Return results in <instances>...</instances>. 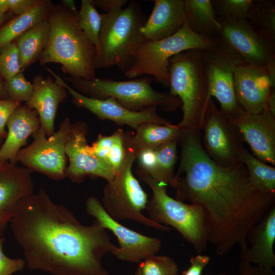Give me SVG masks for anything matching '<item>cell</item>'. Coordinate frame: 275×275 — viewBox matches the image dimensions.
Here are the masks:
<instances>
[{
    "label": "cell",
    "mask_w": 275,
    "mask_h": 275,
    "mask_svg": "<svg viewBox=\"0 0 275 275\" xmlns=\"http://www.w3.org/2000/svg\"><path fill=\"white\" fill-rule=\"evenodd\" d=\"M54 5L49 0L42 1L23 14L17 15L0 28V48L16 40L26 31L47 19Z\"/></svg>",
    "instance_id": "cell-27"
},
{
    "label": "cell",
    "mask_w": 275,
    "mask_h": 275,
    "mask_svg": "<svg viewBox=\"0 0 275 275\" xmlns=\"http://www.w3.org/2000/svg\"><path fill=\"white\" fill-rule=\"evenodd\" d=\"M96 7L109 12L118 8H123L127 3L126 0H92Z\"/></svg>",
    "instance_id": "cell-43"
},
{
    "label": "cell",
    "mask_w": 275,
    "mask_h": 275,
    "mask_svg": "<svg viewBox=\"0 0 275 275\" xmlns=\"http://www.w3.org/2000/svg\"><path fill=\"white\" fill-rule=\"evenodd\" d=\"M115 139L105 159L106 164L116 173L122 167L126 156L125 132L120 128L114 132Z\"/></svg>",
    "instance_id": "cell-36"
},
{
    "label": "cell",
    "mask_w": 275,
    "mask_h": 275,
    "mask_svg": "<svg viewBox=\"0 0 275 275\" xmlns=\"http://www.w3.org/2000/svg\"><path fill=\"white\" fill-rule=\"evenodd\" d=\"M170 92L181 101V129L201 130L209 94L203 50L189 49L172 57L169 62Z\"/></svg>",
    "instance_id": "cell-5"
},
{
    "label": "cell",
    "mask_w": 275,
    "mask_h": 275,
    "mask_svg": "<svg viewBox=\"0 0 275 275\" xmlns=\"http://www.w3.org/2000/svg\"><path fill=\"white\" fill-rule=\"evenodd\" d=\"M239 272L240 275H275L273 268L261 267L241 262L239 265Z\"/></svg>",
    "instance_id": "cell-42"
},
{
    "label": "cell",
    "mask_w": 275,
    "mask_h": 275,
    "mask_svg": "<svg viewBox=\"0 0 275 275\" xmlns=\"http://www.w3.org/2000/svg\"><path fill=\"white\" fill-rule=\"evenodd\" d=\"M241 162L245 166L250 183L258 190L275 194V168L268 165L244 148Z\"/></svg>",
    "instance_id": "cell-29"
},
{
    "label": "cell",
    "mask_w": 275,
    "mask_h": 275,
    "mask_svg": "<svg viewBox=\"0 0 275 275\" xmlns=\"http://www.w3.org/2000/svg\"><path fill=\"white\" fill-rule=\"evenodd\" d=\"M125 149L126 156L122 167L104 186L101 202L103 208L117 221L132 220L149 228L170 231L168 226L157 224L142 214L148 201V195L132 173V164L137 156Z\"/></svg>",
    "instance_id": "cell-9"
},
{
    "label": "cell",
    "mask_w": 275,
    "mask_h": 275,
    "mask_svg": "<svg viewBox=\"0 0 275 275\" xmlns=\"http://www.w3.org/2000/svg\"><path fill=\"white\" fill-rule=\"evenodd\" d=\"M33 84V94L25 105L37 112L41 128L47 137H49L54 133V123L58 106L66 100L68 93L49 75L44 77L37 74Z\"/></svg>",
    "instance_id": "cell-20"
},
{
    "label": "cell",
    "mask_w": 275,
    "mask_h": 275,
    "mask_svg": "<svg viewBox=\"0 0 275 275\" xmlns=\"http://www.w3.org/2000/svg\"><path fill=\"white\" fill-rule=\"evenodd\" d=\"M78 23L90 41L99 46V34L102 25V16L96 9L92 0H82L78 12Z\"/></svg>",
    "instance_id": "cell-31"
},
{
    "label": "cell",
    "mask_w": 275,
    "mask_h": 275,
    "mask_svg": "<svg viewBox=\"0 0 275 275\" xmlns=\"http://www.w3.org/2000/svg\"><path fill=\"white\" fill-rule=\"evenodd\" d=\"M47 20L49 38L39 58V64L58 63L62 71L71 77L94 79L96 48L80 28L78 15L61 4L53 6Z\"/></svg>",
    "instance_id": "cell-3"
},
{
    "label": "cell",
    "mask_w": 275,
    "mask_h": 275,
    "mask_svg": "<svg viewBox=\"0 0 275 275\" xmlns=\"http://www.w3.org/2000/svg\"><path fill=\"white\" fill-rule=\"evenodd\" d=\"M19 55L16 41L0 48V75L7 80L21 72Z\"/></svg>",
    "instance_id": "cell-35"
},
{
    "label": "cell",
    "mask_w": 275,
    "mask_h": 275,
    "mask_svg": "<svg viewBox=\"0 0 275 275\" xmlns=\"http://www.w3.org/2000/svg\"><path fill=\"white\" fill-rule=\"evenodd\" d=\"M203 147L217 164L230 167L241 162L244 142L241 133L209 97L203 119Z\"/></svg>",
    "instance_id": "cell-11"
},
{
    "label": "cell",
    "mask_w": 275,
    "mask_h": 275,
    "mask_svg": "<svg viewBox=\"0 0 275 275\" xmlns=\"http://www.w3.org/2000/svg\"><path fill=\"white\" fill-rule=\"evenodd\" d=\"M142 275H179L178 266L168 256L154 255L140 263Z\"/></svg>",
    "instance_id": "cell-33"
},
{
    "label": "cell",
    "mask_w": 275,
    "mask_h": 275,
    "mask_svg": "<svg viewBox=\"0 0 275 275\" xmlns=\"http://www.w3.org/2000/svg\"><path fill=\"white\" fill-rule=\"evenodd\" d=\"M210 261L209 256L198 254L191 257L190 266L181 275H201L203 270Z\"/></svg>",
    "instance_id": "cell-41"
},
{
    "label": "cell",
    "mask_w": 275,
    "mask_h": 275,
    "mask_svg": "<svg viewBox=\"0 0 275 275\" xmlns=\"http://www.w3.org/2000/svg\"><path fill=\"white\" fill-rule=\"evenodd\" d=\"M32 172L9 161H0V236L20 203L34 194Z\"/></svg>",
    "instance_id": "cell-19"
},
{
    "label": "cell",
    "mask_w": 275,
    "mask_h": 275,
    "mask_svg": "<svg viewBox=\"0 0 275 275\" xmlns=\"http://www.w3.org/2000/svg\"><path fill=\"white\" fill-rule=\"evenodd\" d=\"M255 1L212 0L211 2L219 20H246Z\"/></svg>",
    "instance_id": "cell-32"
},
{
    "label": "cell",
    "mask_w": 275,
    "mask_h": 275,
    "mask_svg": "<svg viewBox=\"0 0 275 275\" xmlns=\"http://www.w3.org/2000/svg\"><path fill=\"white\" fill-rule=\"evenodd\" d=\"M216 275H240L239 274H227V273H218Z\"/></svg>",
    "instance_id": "cell-49"
},
{
    "label": "cell",
    "mask_w": 275,
    "mask_h": 275,
    "mask_svg": "<svg viewBox=\"0 0 275 275\" xmlns=\"http://www.w3.org/2000/svg\"><path fill=\"white\" fill-rule=\"evenodd\" d=\"M246 20L270 51L275 53V1H255Z\"/></svg>",
    "instance_id": "cell-28"
},
{
    "label": "cell",
    "mask_w": 275,
    "mask_h": 275,
    "mask_svg": "<svg viewBox=\"0 0 275 275\" xmlns=\"http://www.w3.org/2000/svg\"><path fill=\"white\" fill-rule=\"evenodd\" d=\"M20 105L21 103L9 99H0V139L6 138L7 121L12 113Z\"/></svg>",
    "instance_id": "cell-40"
},
{
    "label": "cell",
    "mask_w": 275,
    "mask_h": 275,
    "mask_svg": "<svg viewBox=\"0 0 275 275\" xmlns=\"http://www.w3.org/2000/svg\"><path fill=\"white\" fill-rule=\"evenodd\" d=\"M5 237L0 236V275H12L23 269L26 262L22 258L13 259L7 257L3 252Z\"/></svg>",
    "instance_id": "cell-37"
},
{
    "label": "cell",
    "mask_w": 275,
    "mask_h": 275,
    "mask_svg": "<svg viewBox=\"0 0 275 275\" xmlns=\"http://www.w3.org/2000/svg\"><path fill=\"white\" fill-rule=\"evenodd\" d=\"M139 179L151 188L152 196L146 209L152 221L175 229L200 254L207 248L209 226L206 214L197 204H187L168 195L167 186L153 180L148 175L135 171Z\"/></svg>",
    "instance_id": "cell-7"
},
{
    "label": "cell",
    "mask_w": 275,
    "mask_h": 275,
    "mask_svg": "<svg viewBox=\"0 0 275 275\" xmlns=\"http://www.w3.org/2000/svg\"><path fill=\"white\" fill-rule=\"evenodd\" d=\"M101 16L95 69L117 66L125 72L130 66L131 48L144 39L140 29L146 20L141 4L131 1L125 8H116Z\"/></svg>",
    "instance_id": "cell-6"
},
{
    "label": "cell",
    "mask_w": 275,
    "mask_h": 275,
    "mask_svg": "<svg viewBox=\"0 0 275 275\" xmlns=\"http://www.w3.org/2000/svg\"><path fill=\"white\" fill-rule=\"evenodd\" d=\"M178 140L171 141L155 148L156 167L153 178L159 184L167 186L174 178V168L178 159Z\"/></svg>",
    "instance_id": "cell-30"
},
{
    "label": "cell",
    "mask_w": 275,
    "mask_h": 275,
    "mask_svg": "<svg viewBox=\"0 0 275 275\" xmlns=\"http://www.w3.org/2000/svg\"><path fill=\"white\" fill-rule=\"evenodd\" d=\"M219 44L216 37L194 32L186 19L175 34L157 41L144 39L133 46L130 53V66L124 74L129 78L149 75L163 86L169 87V62L172 57L189 49L208 50Z\"/></svg>",
    "instance_id": "cell-4"
},
{
    "label": "cell",
    "mask_w": 275,
    "mask_h": 275,
    "mask_svg": "<svg viewBox=\"0 0 275 275\" xmlns=\"http://www.w3.org/2000/svg\"><path fill=\"white\" fill-rule=\"evenodd\" d=\"M178 143L180 163L169 185L175 189L176 199L197 204L204 209L208 222V241L218 255L228 254L238 245L240 261H244L247 233L275 206V194L253 186L241 162L230 167L215 162L203 147L200 130L182 129Z\"/></svg>",
    "instance_id": "cell-1"
},
{
    "label": "cell",
    "mask_w": 275,
    "mask_h": 275,
    "mask_svg": "<svg viewBox=\"0 0 275 275\" xmlns=\"http://www.w3.org/2000/svg\"><path fill=\"white\" fill-rule=\"evenodd\" d=\"M134 275H142L141 269L139 266L138 267Z\"/></svg>",
    "instance_id": "cell-48"
},
{
    "label": "cell",
    "mask_w": 275,
    "mask_h": 275,
    "mask_svg": "<svg viewBox=\"0 0 275 275\" xmlns=\"http://www.w3.org/2000/svg\"><path fill=\"white\" fill-rule=\"evenodd\" d=\"M275 241V206L249 230L246 242L248 251L243 262L273 268L275 266L273 245Z\"/></svg>",
    "instance_id": "cell-23"
},
{
    "label": "cell",
    "mask_w": 275,
    "mask_h": 275,
    "mask_svg": "<svg viewBox=\"0 0 275 275\" xmlns=\"http://www.w3.org/2000/svg\"><path fill=\"white\" fill-rule=\"evenodd\" d=\"M151 15L141 27L144 39L157 41L176 33L186 21L183 0H155Z\"/></svg>",
    "instance_id": "cell-22"
},
{
    "label": "cell",
    "mask_w": 275,
    "mask_h": 275,
    "mask_svg": "<svg viewBox=\"0 0 275 275\" xmlns=\"http://www.w3.org/2000/svg\"><path fill=\"white\" fill-rule=\"evenodd\" d=\"M6 126L8 132L0 147V161L16 164L18 151L26 144L28 139L40 128L37 112L26 105H20L10 116Z\"/></svg>",
    "instance_id": "cell-21"
},
{
    "label": "cell",
    "mask_w": 275,
    "mask_h": 275,
    "mask_svg": "<svg viewBox=\"0 0 275 275\" xmlns=\"http://www.w3.org/2000/svg\"><path fill=\"white\" fill-rule=\"evenodd\" d=\"M203 54L209 94L219 103L220 112L228 117L243 112L235 95L233 67L244 60L220 43L211 49L203 51Z\"/></svg>",
    "instance_id": "cell-13"
},
{
    "label": "cell",
    "mask_w": 275,
    "mask_h": 275,
    "mask_svg": "<svg viewBox=\"0 0 275 275\" xmlns=\"http://www.w3.org/2000/svg\"><path fill=\"white\" fill-rule=\"evenodd\" d=\"M49 24L45 19L20 35L16 40L21 71L36 62L45 48L49 38Z\"/></svg>",
    "instance_id": "cell-26"
},
{
    "label": "cell",
    "mask_w": 275,
    "mask_h": 275,
    "mask_svg": "<svg viewBox=\"0 0 275 275\" xmlns=\"http://www.w3.org/2000/svg\"><path fill=\"white\" fill-rule=\"evenodd\" d=\"M3 139H0V147H1V145H2V144L3 142Z\"/></svg>",
    "instance_id": "cell-50"
},
{
    "label": "cell",
    "mask_w": 275,
    "mask_h": 275,
    "mask_svg": "<svg viewBox=\"0 0 275 275\" xmlns=\"http://www.w3.org/2000/svg\"><path fill=\"white\" fill-rule=\"evenodd\" d=\"M136 159L138 162L137 170L153 178L156 167L155 149H147L140 151Z\"/></svg>",
    "instance_id": "cell-38"
},
{
    "label": "cell",
    "mask_w": 275,
    "mask_h": 275,
    "mask_svg": "<svg viewBox=\"0 0 275 275\" xmlns=\"http://www.w3.org/2000/svg\"><path fill=\"white\" fill-rule=\"evenodd\" d=\"M182 129L177 124L145 122L140 124L133 134L125 132V147L138 156L147 149H155L166 143L179 140Z\"/></svg>",
    "instance_id": "cell-24"
},
{
    "label": "cell",
    "mask_w": 275,
    "mask_h": 275,
    "mask_svg": "<svg viewBox=\"0 0 275 275\" xmlns=\"http://www.w3.org/2000/svg\"><path fill=\"white\" fill-rule=\"evenodd\" d=\"M186 19L195 33L216 37L222 28L211 0H183Z\"/></svg>",
    "instance_id": "cell-25"
},
{
    "label": "cell",
    "mask_w": 275,
    "mask_h": 275,
    "mask_svg": "<svg viewBox=\"0 0 275 275\" xmlns=\"http://www.w3.org/2000/svg\"><path fill=\"white\" fill-rule=\"evenodd\" d=\"M42 0H0L4 13L10 11L17 15L24 13L39 4Z\"/></svg>",
    "instance_id": "cell-39"
},
{
    "label": "cell",
    "mask_w": 275,
    "mask_h": 275,
    "mask_svg": "<svg viewBox=\"0 0 275 275\" xmlns=\"http://www.w3.org/2000/svg\"><path fill=\"white\" fill-rule=\"evenodd\" d=\"M58 84L63 86L71 96L72 103L77 107L84 108L94 115L100 120H108L117 125H127L134 129L145 122L168 124L171 122L157 113V107L146 110L135 112L127 109L115 99L107 98L97 99L86 96L70 86L60 75L51 69L46 68Z\"/></svg>",
    "instance_id": "cell-15"
},
{
    "label": "cell",
    "mask_w": 275,
    "mask_h": 275,
    "mask_svg": "<svg viewBox=\"0 0 275 275\" xmlns=\"http://www.w3.org/2000/svg\"><path fill=\"white\" fill-rule=\"evenodd\" d=\"M4 87L8 99L20 103L28 102L32 95L34 89L33 84L27 80L22 71L5 80Z\"/></svg>",
    "instance_id": "cell-34"
},
{
    "label": "cell",
    "mask_w": 275,
    "mask_h": 275,
    "mask_svg": "<svg viewBox=\"0 0 275 275\" xmlns=\"http://www.w3.org/2000/svg\"><path fill=\"white\" fill-rule=\"evenodd\" d=\"M8 99V98L5 91L4 84L2 83L0 78V99Z\"/></svg>",
    "instance_id": "cell-46"
},
{
    "label": "cell",
    "mask_w": 275,
    "mask_h": 275,
    "mask_svg": "<svg viewBox=\"0 0 275 275\" xmlns=\"http://www.w3.org/2000/svg\"><path fill=\"white\" fill-rule=\"evenodd\" d=\"M61 4L67 10L71 12L78 15L79 11H78L75 2L73 0H62Z\"/></svg>",
    "instance_id": "cell-44"
},
{
    "label": "cell",
    "mask_w": 275,
    "mask_h": 275,
    "mask_svg": "<svg viewBox=\"0 0 275 275\" xmlns=\"http://www.w3.org/2000/svg\"><path fill=\"white\" fill-rule=\"evenodd\" d=\"M66 82L81 94L97 99L112 98L121 105L132 111L140 112L156 106L172 112L181 106L180 99L169 92H159L151 84L150 76L126 81L95 77L92 80L64 77Z\"/></svg>",
    "instance_id": "cell-8"
},
{
    "label": "cell",
    "mask_w": 275,
    "mask_h": 275,
    "mask_svg": "<svg viewBox=\"0 0 275 275\" xmlns=\"http://www.w3.org/2000/svg\"><path fill=\"white\" fill-rule=\"evenodd\" d=\"M218 21L222 28L216 37L220 44L247 62L261 66L275 62V53L270 51L246 20Z\"/></svg>",
    "instance_id": "cell-17"
},
{
    "label": "cell",
    "mask_w": 275,
    "mask_h": 275,
    "mask_svg": "<svg viewBox=\"0 0 275 275\" xmlns=\"http://www.w3.org/2000/svg\"><path fill=\"white\" fill-rule=\"evenodd\" d=\"M73 129L68 117L61 122L58 131L46 137L41 128L32 135L33 142L18 152L16 160L32 172H37L53 180L66 177V146Z\"/></svg>",
    "instance_id": "cell-10"
},
{
    "label": "cell",
    "mask_w": 275,
    "mask_h": 275,
    "mask_svg": "<svg viewBox=\"0 0 275 275\" xmlns=\"http://www.w3.org/2000/svg\"><path fill=\"white\" fill-rule=\"evenodd\" d=\"M86 210L117 237L119 246L112 253L117 259L140 264L159 251L162 242L160 238L142 234L114 219L106 213L97 198L92 196L87 199Z\"/></svg>",
    "instance_id": "cell-12"
},
{
    "label": "cell",
    "mask_w": 275,
    "mask_h": 275,
    "mask_svg": "<svg viewBox=\"0 0 275 275\" xmlns=\"http://www.w3.org/2000/svg\"><path fill=\"white\" fill-rule=\"evenodd\" d=\"M7 18V14L0 15V25L5 21Z\"/></svg>",
    "instance_id": "cell-47"
},
{
    "label": "cell",
    "mask_w": 275,
    "mask_h": 275,
    "mask_svg": "<svg viewBox=\"0 0 275 275\" xmlns=\"http://www.w3.org/2000/svg\"><path fill=\"white\" fill-rule=\"evenodd\" d=\"M31 270L52 275H110L102 260L117 246L96 220L80 223L43 188L23 200L10 222Z\"/></svg>",
    "instance_id": "cell-2"
},
{
    "label": "cell",
    "mask_w": 275,
    "mask_h": 275,
    "mask_svg": "<svg viewBox=\"0 0 275 275\" xmlns=\"http://www.w3.org/2000/svg\"><path fill=\"white\" fill-rule=\"evenodd\" d=\"M226 117L239 129L253 155L274 166L275 116L266 108L257 114L243 111Z\"/></svg>",
    "instance_id": "cell-18"
},
{
    "label": "cell",
    "mask_w": 275,
    "mask_h": 275,
    "mask_svg": "<svg viewBox=\"0 0 275 275\" xmlns=\"http://www.w3.org/2000/svg\"><path fill=\"white\" fill-rule=\"evenodd\" d=\"M234 89L243 111L257 114L267 108L275 85V62L261 66L245 61L233 67Z\"/></svg>",
    "instance_id": "cell-14"
},
{
    "label": "cell",
    "mask_w": 275,
    "mask_h": 275,
    "mask_svg": "<svg viewBox=\"0 0 275 275\" xmlns=\"http://www.w3.org/2000/svg\"><path fill=\"white\" fill-rule=\"evenodd\" d=\"M86 124L77 122L73 124V129L66 146V154L69 159L66 177L72 182L81 183L86 177L102 178L112 180L116 173L106 164L93 155L88 150Z\"/></svg>",
    "instance_id": "cell-16"
},
{
    "label": "cell",
    "mask_w": 275,
    "mask_h": 275,
    "mask_svg": "<svg viewBox=\"0 0 275 275\" xmlns=\"http://www.w3.org/2000/svg\"><path fill=\"white\" fill-rule=\"evenodd\" d=\"M267 108L275 116V92L273 89L267 102Z\"/></svg>",
    "instance_id": "cell-45"
}]
</instances>
